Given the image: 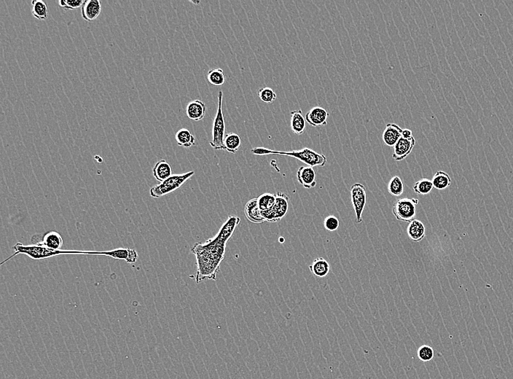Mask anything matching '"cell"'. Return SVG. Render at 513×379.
<instances>
[{"label": "cell", "mask_w": 513, "mask_h": 379, "mask_svg": "<svg viewBox=\"0 0 513 379\" xmlns=\"http://www.w3.org/2000/svg\"><path fill=\"white\" fill-rule=\"evenodd\" d=\"M240 222V218L237 216H230L214 237L205 242L196 243L192 248L191 251L195 255L197 262L196 283L217 279L219 266L225 258L226 244Z\"/></svg>", "instance_id": "1"}, {"label": "cell", "mask_w": 513, "mask_h": 379, "mask_svg": "<svg viewBox=\"0 0 513 379\" xmlns=\"http://www.w3.org/2000/svg\"><path fill=\"white\" fill-rule=\"evenodd\" d=\"M251 153L256 155H279L294 157L308 167H325L327 163V157L322 153H318L312 149L306 148L299 150L293 151H276L265 148V147H255L251 149Z\"/></svg>", "instance_id": "2"}, {"label": "cell", "mask_w": 513, "mask_h": 379, "mask_svg": "<svg viewBox=\"0 0 513 379\" xmlns=\"http://www.w3.org/2000/svg\"><path fill=\"white\" fill-rule=\"evenodd\" d=\"M13 249L15 251L14 254L12 255L9 258L3 261L1 263V265L9 261L11 258H14L15 256H18V255H24V256H28V258L35 260V261H41V260L53 258V257L63 256V255L65 256H69V255H72V256H75V255H78V256H80V255H87V251L62 250V249L61 250L54 251L45 247V246L40 245V244L23 245L21 243H16L15 246H13Z\"/></svg>", "instance_id": "3"}, {"label": "cell", "mask_w": 513, "mask_h": 379, "mask_svg": "<svg viewBox=\"0 0 513 379\" xmlns=\"http://www.w3.org/2000/svg\"><path fill=\"white\" fill-rule=\"evenodd\" d=\"M195 174L194 171L181 174H172L169 178L164 182L151 187L150 194L154 199H159L168 194H172L179 189L181 186L190 179Z\"/></svg>", "instance_id": "4"}, {"label": "cell", "mask_w": 513, "mask_h": 379, "mask_svg": "<svg viewBox=\"0 0 513 379\" xmlns=\"http://www.w3.org/2000/svg\"><path fill=\"white\" fill-rule=\"evenodd\" d=\"M223 93L219 91L218 94V107L217 113L213 123L212 140L209 142L210 145L215 150H225L224 139L226 137V120H225L223 110H222Z\"/></svg>", "instance_id": "5"}, {"label": "cell", "mask_w": 513, "mask_h": 379, "mask_svg": "<svg viewBox=\"0 0 513 379\" xmlns=\"http://www.w3.org/2000/svg\"><path fill=\"white\" fill-rule=\"evenodd\" d=\"M419 203L417 199L403 198L399 199L394 204L392 213L397 220L410 223L416 216V206Z\"/></svg>", "instance_id": "6"}, {"label": "cell", "mask_w": 513, "mask_h": 379, "mask_svg": "<svg viewBox=\"0 0 513 379\" xmlns=\"http://www.w3.org/2000/svg\"><path fill=\"white\" fill-rule=\"evenodd\" d=\"M274 205L269 210L261 211V215L266 222L276 223L286 216L289 209V196L278 192Z\"/></svg>", "instance_id": "7"}, {"label": "cell", "mask_w": 513, "mask_h": 379, "mask_svg": "<svg viewBox=\"0 0 513 379\" xmlns=\"http://www.w3.org/2000/svg\"><path fill=\"white\" fill-rule=\"evenodd\" d=\"M352 206L356 215V222H363V214L367 203L366 189L361 183H355L351 187Z\"/></svg>", "instance_id": "8"}, {"label": "cell", "mask_w": 513, "mask_h": 379, "mask_svg": "<svg viewBox=\"0 0 513 379\" xmlns=\"http://www.w3.org/2000/svg\"><path fill=\"white\" fill-rule=\"evenodd\" d=\"M87 255L110 257L128 263H137L139 259L138 253L135 249L125 247L116 248L109 251H87Z\"/></svg>", "instance_id": "9"}, {"label": "cell", "mask_w": 513, "mask_h": 379, "mask_svg": "<svg viewBox=\"0 0 513 379\" xmlns=\"http://www.w3.org/2000/svg\"><path fill=\"white\" fill-rule=\"evenodd\" d=\"M415 145V140L414 137L411 139H405L402 137L394 147L392 157L396 162L404 160L411 153Z\"/></svg>", "instance_id": "10"}, {"label": "cell", "mask_w": 513, "mask_h": 379, "mask_svg": "<svg viewBox=\"0 0 513 379\" xmlns=\"http://www.w3.org/2000/svg\"><path fill=\"white\" fill-rule=\"evenodd\" d=\"M329 117V113L325 108L321 107H314L307 112L306 122L313 127H323L326 125L327 120Z\"/></svg>", "instance_id": "11"}, {"label": "cell", "mask_w": 513, "mask_h": 379, "mask_svg": "<svg viewBox=\"0 0 513 379\" xmlns=\"http://www.w3.org/2000/svg\"><path fill=\"white\" fill-rule=\"evenodd\" d=\"M102 4L99 0H85L81 7V15L85 21H95L102 12Z\"/></svg>", "instance_id": "12"}, {"label": "cell", "mask_w": 513, "mask_h": 379, "mask_svg": "<svg viewBox=\"0 0 513 379\" xmlns=\"http://www.w3.org/2000/svg\"><path fill=\"white\" fill-rule=\"evenodd\" d=\"M63 244V238L61 234L56 231H50L45 233L42 236V239L35 244H40L52 250L58 251L61 250Z\"/></svg>", "instance_id": "13"}, {"label": "cell", "mask_w": 513, "mask_h": 379, "mask_svg": "<svg viewBox=\"0 0 513 379\" xmlns=\"http://www.w3.org/2000/svg\"><path fill=\"white\" fill-rule=\"evenodd\" d=\"M298 182L305 188L310 189L316 187V174L313 167H301L297 172Z\"/></svg>", "instance_id": "14"}, {"label": "cell", "mask_w": 513, "mask_h": 379, "mask_svg": "<svg viewBox=\"0 0 513 379\" xmlns=\"http://www.w3.org/2000/svg\"><path fill=\"white\" fill-rule=\"evenodd\" d=\"M402 129L396 123H388L382 135L383 142L388 147H395L402 137Z\"/></svg>", "instance_id": "15"}, {"label": "cell", "mask_w": 513, "mask_h": 379, "mask_svg": "<svg viewBox=\"0 0 513 379\" xmlns=\"http://www.w3.org/2000/svg\"><path fill=\"white\" fill-rule=\"evenodd\" d=\"M207 111V106L201 100H194L190 102L186 107V114L189 119L194 121H200L204 119Z\"/></svg>", "instance_id": "16"}, {"label": "cell", "mask_w": 513, "mask_h": 379, "mask_svg": "<svg viewBox=\"0 0 513 379\" xmlns=\"http://www.w3.org/2000/svg\"><path fill=\"white\" fill-rule=\"evenodd\" d=\"M407 236L409 239L413 242H419L422 241L426 236V228L424 223L419 219H413L409 223L407 229Z\"/></svg>", "instance_id": "17"}, {"label": "cell", "mask_w": 513, "mask_h": 379, "mask_svg": "<svg viewBox=\"0 0 513 379\" xmlns=\"http://www.w3.org/2000/svg\"><path fill=\"white\" fill-rule=\"evenodd\" d=\"M244 213L248 220L251 223L260 224L266 222L261 215V209L258 207V199H252L246 203Z\"/></svg>", "instance_id": "18"}, {"label": "cell", "mask_w": 513, "mask_h": 379, "mask_svg": "<svg viewBox=\"0 0 513 379\" xmlns=\"http://www.w3.org/2000/svg\"><path fill=\"white\" fill-rule=\"evenodd\" d=\"M306 120L303 116L301 110H294L291 112V129L293 133L297 135H301L304 133L306 129Z\"/></svg>", "instance_id": "19"}, {"label": "cell", "mask_w": 513, "mask_h": 379, "mask_svg": "<svg viewBox=\"0 0 513 379\" xmlns=\"http://www.w3.org/2000/svg\"><path fill=\"white\" fill-rule=\"evenodd\" d=\"M309 269L316 277L324 278L329 274L330 265L325 258L319 257V258H316L310 265Z\"/></svg>", "instance_id": "20"}, {"label": "cell", "mask_w": 513, "mask_h": 379, "mask_svg": "<svg viewBox=\"0 0 513 379\" xmlns=\"http://www.w3.org/2000/svg\"><path fill=\"white\" fill-rule=\"evenodd\" d=\"M152 174L157 181L164 182L172 175V167L166 160L159 161L153 167Z\"/></svg>", "instance_id": "21"}, {"label": "cell", "mask_w": 513, "mask_h": 379, "mask_svg": "<svg viewBox=\"0 0 513 379\" xmlns=\"http://www.w3.org/2000/svg\"><path fill=\"white\" fill-rule=\"evenodd\" d=\"M175 139L177 145L185 148H189L196 145L195 137L187 129H179L176 134Z\"/></svg>", "instance_id": "22"}, {"label": "cell", "mask_w": 513, "mask_h": 379, "mask_svg": "<svg viewBox=\"0 0 513 379\" xmlns=\"http://www.w3.org/2000/svg\"><path fill=\"white\" fill-rule=\"evenodd\" d=\"M241 145V138L237 134H227L224 139L225 150L230 153L235 154Z\"/></svg>", "instance_id": "23"}, {"label": "cell", "mask_w": 513, "mask_h": 379, "mask_svg": "<svg viewBox=\"0 0 513 379\" xmlns=\"http://www.w3.org/2000/svg\"><path fill=\"white\" fill-rule=\"evenodd\" d=\"M434 187L437 190H445L450 187L452 179L446 172L438 171L436 172L432 180Z\"/></svg>", "instance_id": "24"}, {"label": "cell", "mask_w": 513, "mask_h": 379, "mask_svg": "<svg viewBox=\"0 0 513 379\" xmlns=\"http://www.w3.org/2000/svg\"><path fill=\"white\" fill-rule=\"evenodd\" d=\"M31 6H33L31 13L35 18L38 20H45L48 18V8L45 2L42 0H33L31 2Z\"/></svg>", "instance_id": "25"}, {"label": "cell", "mask_w": 513, "mask_h": 379, "mask_svg": "<svg viewBox=\"0 0 513 379\" xmlns=\"http://www.w3.org/2000/svg\"><path fill=\"white\" fill-rule=\"evenodd\" d=\"M433 188L434 185L432 180L427 178L419 179L413 186V190L415 194L422 196L428 195L432 192Z\"/></svg>", "instance_id": "26"}, {"label": "cell", "mask_w": 513, "mask_h": 379, "mask_svg": "<svg viewBox=\"0 0 513 379\" xmlns=\"http://www.w3.org/2000/svg\"><path fill=\"white\" fill-rule=\"evenodd\" d=\"M209 83L214 86H221L226 83V76L222 69H212L209 70L207 75Z\"/></svg>", "instance_id": "27"}, {"label": "cell", "mask_w": 513, "mask_h": 379, "mask_svg": "<svg viewBox=\"0 0 513 379\" xmlns=\"http://www.w3.org/2000/svg\"><path fill=\"white\" fill-rule=\"evenodd\" d=\"M258 199V207L261 211L269 210L274 205L276 202V195L272 194H263L256 198Z\"/></svg>", "instance_id": "28"}, {"label": "cell", "mask_w": 513, "mask_h": 379, "mask_svg": "<svg viewBox=\"0 0 513 379\" xmlns=\"http://www.w3.org/2000/svg\"><path fill=\"white\" fill-rule=\"evenodd\" d=\"M388 191L391 195L397 197L403 194L404 184L400 177L395 176L391 179L388 184Z\"/></svg>", "instance_id": "29"}, {"label": "cell", "mask_w": 513, "mask_h": 379, "mask_svg": "<svg viewBox=\"0 0 513 379\" xmlns=\"http://www.w3.org/2000/svg\"><path fill=\"white\" fill-rule=\"evenodd\" d=\"M258 95L261 100L266 104L273 103L276 99V93L274 90L268 87L261 88L258 91Z\"/></svg>", "instance_id": "30"}, {"label": "cell", "mask_w": 513, "mask_h": 379, "mask_svg": "<svg viewBox=\"0 0 513 379\" xmlns=\"http://www.w3.org/2000/svg\"><path fill=\"white\" fill-rule=\"evenodd\" d=\"M417 355L422 361L429 362L433 359L434 350L432 347L428 346V345H422V346L419 347Z\"/></svg>", "instance_id": "31"}, {"label": "cell", "mask_w": 513, "mask_h": 379, "mask_svg": "<svg viewBox=\"0 0 513 379\" xmlns=\"http://www.w3.org/2000/svg\"><path fill=\"white\" fill-rule=\"evenodd\" d=\"M324 226H325V229L327 231H331V232L336 231L337 230L339 229V219L333 215L328 216L324 220Z\"/></svg>", "instance_id": "32"}, {"label": "cell", "mask_w": 513, "mask_h": 379, "mask_svg": "<svg viewBox=\"0 0 513 379\" xmlns=\"http://www.w3.org/2000/svg\"><path fill=\"white\" fill-rule=\"evenodd\" d=\"M83 3L84 1L82 0H60L58 4L63 9L68 11V10L78 9L83 6Z\"/></svg>", "instance_id": "33"}, {"label": "cell", "mask_w": 513, "mask_h": 379, "mask_svg": "<svg viewBox=\"0 0 513 379\" xmlns=\"http://www.w3.org/2000/svg\"><path fill=\"white\" fill-rule=\"evenodd\" d=\"M402 137L405 139L413 138V132L408 129H403L402 130Z\"/></svg>", "instance_id": "34"}, {"label": "cell", "mask_w": 513, "mask_h": 379, "mask_svg": "<svg viewBox=\"0 0 513 379\" xmlns=\"http://www.w3.org/2000/svg\"><path fill=\"white\" fill-rule=\"evenodd\" d=\"M190 3H194V4H196V5L200 4V2H199V1H197V2H196V1H194V2L190 1Z\"/></svg>", "instance_id": "35"}]
</instances>
